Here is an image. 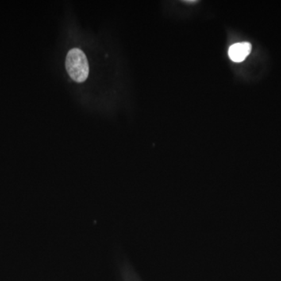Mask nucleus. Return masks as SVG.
Here are the masks:
<instances>
[{"mask_svg": "<svg viewBox=\"0 0 281 281\" xmlns=\"http://www.w3.org/2000/svg\"><path fill=\"white\" fill-rule=\"evenodd\" d=\"M66 69L69 76L74 82L82 83L87 80L89 74V65L87 57L80 48H72L66 58Z\"/></svg>", "mask_w": 281, "mask_h": 281, "instance_id": "1", "label": "nucleus"}, {"mask_svg": "<svg viewBox=\"0 0 281 281\" xmlns=\"http://www.w3.org/2000/svg\"><path fill=\"white\" fill-rule=\"evenodd\" d=\"M252 51V45L248 42L235 43L230 47L228 55L230 59L235 63H240L248 57Z\"/></svg>", "mask_w": 281, "mask_h": 281, "instance_id": "2", "label": "nucleus"}]
</instances>
